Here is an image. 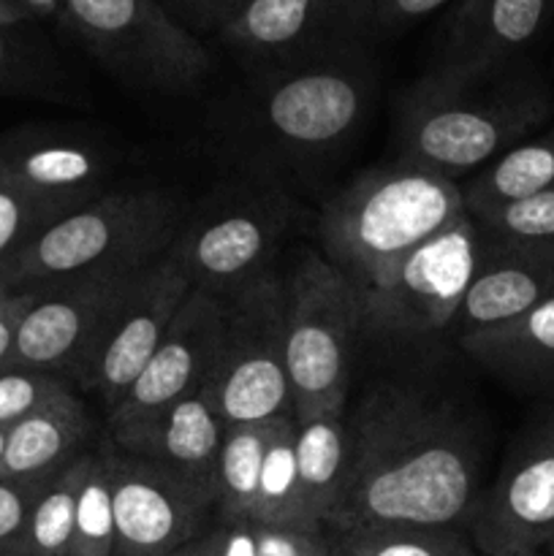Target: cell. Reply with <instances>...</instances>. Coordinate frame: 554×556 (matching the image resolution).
<instances>
[{
  "instance_id": "obj_37",
  "label": "cell",
  "mask_w": 554,
  "mask_h": 556,
  "mask_svg": "<svg viewBox=\"0 0 554 556\" xmlns=\"http://www.w3.org/2000/svg\"><path fill=\"white\" fill-rule=\"evenodd\" d=\"M445 3L449 0H369V25L373 33H400Z\"/></svg>"
},
{
  "instance_id": "obj_14",
  "label": "cell",
  "mask_w": 554,
  "mask_h": 556,
  "mask_svg": "<svg viewBox=\"0 0 554 556\" xmlns=\"http://www.w3.org/2000/svg\"><path fill=\"white\" fill-rule=\"evenodd\" d=\"M112 470L114 554L163 556L204 535L215 525V505L139 456L103 440Z\"/></svg>"
},
{
  "instance_id": "obj_5",
  "label": "cell",
  "mask_w": 554,
  "mask_h": 556,
  "mask_svg": "<svg viewBox=\"0 0 554 556\" xmlns=\"http://www.w3.org/2000/svg\"><path fill=\"white\" fill-rule=\"evenodd\" d=\"M221 302V337L201 396L223 427L293 416L286 367V280L269 271Z\"/></svg>"
},
{
  "instance_id": "obj_35",
  "label": "cell",
  "mask_w": 554,
  "mask_h": 556,
  "mask_svg": "<svg viewBox=\"0 0 554 556\" xmlns=\"http://www.w3.org/2000/svg\"><path fill=\"white\" fill-rule=\"evenodd\" d=\"M255 527L259 556H331L326 530H297V527Z\"/></svg>"
},
{
  "instance_id": "obj_26",
  "label": "cell",
  "mask_w": 554,
  "mask_h": 556,
  "mask_svg": "<svg viewBox=\"0 0 554 556\" xmlns=\"http://www.w3.org/2000/svg\"><path fill=\"white\" fill-rule=\"evenodd\" d=\"M293 416L275 418L269 443H266L264 465H261L259 494H255L253 525L264 527H297V530H320L307 519L302 500V483L293 451Z\"/></svg>"
},
{
  "instance_id": "obj_4",
  "label": "cell",
  "mask_w": 554,
  "mask_h": 556,
  "mask_svg": "<svg viewBox=\"0 0 554 556\" xmlns=\"http://www.w3.org/2000/svg\"><path fill=\"white\" fill-rule=\"evenodd\" d=\"M177 231V206L161 190H103L0 261V286L38 291L87 275L139 269L166 255Z\"/></svg>"
},
{
  "instance_id": "obj_40",
  "label": "cell",
  "mask_w": 554,
  "mask_h": 556,
  "mask_svg": "<svg viewBox=\"0 0 554 556\" xmlns=\"http://www.w3.org/2000/svg\"><path fill=\"white\" fill-rule=\"evenodd\" d=\"M25 11H30L33 20H60L63 16L65 0H16Z\"/></svg>"
},
{
  "instance_id": "obj_7",
  "label": "cell",
  "mask_w": 554,
  "mask_h": 556,
  "mask_svg": "<svg viewBox=\"0 0 554 556\" xmlns=\"http://www.w3.org/2000/svg\"><path fill=\"white\" fill-rule=\"evenodd\" d=\"M60 22L128 87L185 92L212 68L204 43L158 0H65Z\"/></svg>"
},
{
  "instance_id": "obj_28",
  "label": "cell",
  "mask_w": 554,
  "mask_h": 556,
  "mask_svg": "<svg viewBox=\"0 0 554 556\" xmlns=\"http://www.w3.org/2000/svg\"><path fill=\"white\" fill-rule=\"evenodd\" d=\"M90 456L92 451H85L43 483L30 516H27L25 532L16 543L14 556H68L71 538H74L76 500H79Z\"/></svg>"
},
{
  "instance_id": "obj_18",
  "label": "cell",
  "mask_w": 554,
  "mask_h": 556,
  "mask_svg": "<svg viewBox=\"0 0 554 556\" xmlns=\"http://www.w3.org/2000/svg\"><path fill=\"white\" fill-rule=\"evenodd\" d=\"M481 244V264L454 320L459 337L508 324L554 296V242Z\"/></svg>"
},
{
  "instance_id": "obj_11",
  "label": "cell",
  "mask_w": 554,
  "mask_h": 556,
  "mask_svg": "<svg viewBox=\"0 0 554 556\" xmlns=\"http://www.w3.org/2000/svg\"><path fill=\"white\" fill-rule=\"evenodd\" d=\"M139 269L103 271L38 288L16 331L3 372L20 369L54 375L74 386L76 375L85 367L114 309L134 286Z\"/></svg>"
},
{
  "instance_id": "obj_39",
  "label": "cell",
  "mask_w": 554,
  "mask_h": 556,
  "mask_svg": "<svg viewBox=\"0 0 554 556\" xmlns=\"http://www.w3.org/2000/svg\"><path fill=\"white\" fill-rule=\"evenodd\" d=\"M210 556H259L253 521H215L210 527Z\"/></svg>"
},
{
  "instance_id": "obj_10",
  "label": "cell",
  "mask_w": 554,
  "mask_h": 556,
  "mask_svg": "<svg viewBox=\"0 0 554 556\" xmlns=\"http://www.w3.org/2000/svg\"><path fill=\"white\" fill-rule=\"evenodd\" d=\"M481 556H541L554 535V405L511 443L467 527Z\"/></svg>"
},
{
  "instance_id": "obj_33",
  "label": "cell",
  "mask_w": 554,
  "mask_h": 556,
  "mask_svg": "<svg viewBox=\"0 0 554 556\" xmlns=\"http://www.w3.org/2000/svg\"><path fill=\"white\" fill-rule=\"evenodd\" d=\"M16 30L20 27H0V87L38 90V87H43L41 81L47 76V65Z\"/></svg>"
},
{
  "instance_id": "obj_9",
  "label": "cell",
  "mask_w": 554,
  "mask_h": 556,
  "mask_svg": "<svg viewBox=\"0 0 554 556\" xmlns=\"http://www.w3.org/2000/svg\"><path fill=\"white\" fill-rule=\"evenodd\" d=\"M481 231L465 212L358 291L362 329L402 340L451 329L481 264Z\"/></svg>"
},
{
  "instance_id": "obj_17",
  "label": "cell",
  "mask_w": 554,
  "mask_h": 556,
  "mask_svg": "<svg viewBox=\"0 0 554 556\" xmlns=\"http://www.w3.org/2000/svg\"><path fill=\"white\" fill-rule=\"evenodd\" d=\"M221 320V299L193 288L128 394L109 410V424L130 421L174 405L190 394H199L215 358Z\"/></svg>"
},
{
  "instance_id": "obj_32",
  "label": "cell",
  "mask_w": 554,
  "mask_h": 556,
  "mask_svg": "<svg viewBox=\"0 0 554 556\" xmlns=\"http://www.w3.org/2000/svg\"><path fill=\"white\" fill-rule=\"evenodd\" d=\"M65 389L74 386L54 375L20 372V369L0 372V427H11Z\"/></svg>"
},
{
  "instance_id": "obj_21",
  "label": "cell",
  "mask_w": 554,
  "mask_h": 556,
  "mask_svg": "<svg viewBox=\"0 0 554 556\" xmlns=\"http://www.w3.org/2000/svg\"><path fill=\"white\" fill-rule=\"evenodd\" d=\"M459 345L514 391L554 400V296L508 324L459 337Z\"/></svg>"
},
{
  "instance_id": "obj_20",
  "label": "cell",
  "mask_w": 554,
  "mask_h": 556,
  "mask_svg": "<svg viewBox=\"0 0 554 556\" xmlns=\"http://www.w3.org/2000/svg\"><path fill=\"white\" fill-rule=\"evenodd\" d=\"M92 418L74 389H65L9 427L0 478L47 481L85 454Z\"/></svg>"
},
{
  "instance_id": "obj_34",
  "label": "cell",
  "mask_w": 554,
  "mask_h": 556,
  "mask_svg": "<svg viewBox=\"0 0 554 556\" xmlns=\"http://www.w3.org/2000/svg\"><path fill=\"white\" fill-rule=\"evenodd\" d=\"M47 481H5L0 478V556H14L33 503Z\"/></svg>"
},
{
  "instance_id": "obj_2",
  "label": "cell",
  "mask_w": 554,
  "mask_h": 556,
  "mask_svg": "<svg viewBox=\"0 0 554 556\" xmlns=\"http://www.w3.org/2000/svg\"><path fill=\"white\" fill-rule=\"evenodd\" d=\"M552 117L541 76L516 68L443 65L413 81L396 109L402 161L445 179L478 174Z\"/></svg>"
},
{
  "instance_id": "obj_41",
  "label": "cell",
  "mask_w": 554,
  "mask_h": 556,
  "mask_svg": "<svg viewBox=\"0 0 554 556\" xmlns=\"http://www.w3.org/2000/svg\"><path fill=\"white\" fill-rule=\"evenodd\" d=\"M30 20V11L22 9L16 0H0V27H22Z\"/></svg>"
},
{
  "instance_id": "obj_6",
  "label": "cell",
  "mask_w": 554,
  "mask_h": 556,
  "mask_svg": "<svg viewBox=\"0 0 554 556\" xmlns=\"http://www.w3.org/2000/svg\"><path fill=\"white\" fill-rule=\"evenodd\" d=\"M286 367L293 418L342 413L351 389L353 337L362 329L356 288L324 255L304 253L286 280Z\"/></svg>"
},
{
  "instance_id": "obj_31",
  "label": "cell",
  "mask_w": 554,
  "mask_h": 556,
  "mask_svg": "<svg viewBox=\"0 0 554 556\" xmlns=\"http://www.w3.org/2000/svg\"><path fill=\"white\" fill-rule=\"evenodd\" d=\"M467 215L476 220L483 242H554V190Z\"/></svg>"
},
{
  "instance_id": "obj_8",
  "label": "cell",
  "mask_w": 554,
  "mask_h": 556,
  "mask_svg": "<svg viewBox=\"0 0 554 556\" xmlns=\"http://www.w3.org/2000/svg\"><path fill=\"white\" fill-rule=\"evenodd\" d=\"M375 74L364 47L266 71L250 114L269 144L291 155L340 147L373 103Z\"/></svg>"
},
{
  "instance_id": "obj_42",
  "label": "cell",
  "mask_w": 554,
  "mask_h": 556,
  "mask_svg": "<svg viewBox=\"0 0 554 556\" xmlns=\"http://www.w3.org/2000/svg\"><path fill=\"white\" fill-rule=\"evenodd\" d=\"M163 556H210V530H206L204 535L193 538L190 543H185V546L174 548V552H168Z\"/></svg>"
},
{
  "instance_id": "obj_15",
  "label": "cell",
  "mask_w": 554,
  "mask_h": 556,
  "mask_svg": "<svg viewBox=\"0 0 554 556\" xmlns=\"http://www.w3.org/2000/svg\"><path fill=\"white\" fill-rule=\"evenodd\" d=\"M288 210L269 201H242L212 212L193 226H179L168 255L188 275L190 286L226 299L269 275L288 228Z\"/></svg>"
},
{
  "instance_id": "obj_19",
  "label": "cell",
  "mask_w": 554,
  "mask_h": 556,
  "mask_svg": "<svg viewBox=\"0 0 554 556\" xmlns=\"http://www.w3.org/2000/svg\"><path fill=\"white\" fill-rule=\"evenodd\" d=\"M552 0H462L443 38V65L498 68L541 33Z\"/></svg>"
},
{
  "instance_id": "obj_22",
  "label": "cell",
  "mask_w": 554,
  "mask_h": 556,
  "mask_svg": "<svg viewBox=\"0 0 554 556\" xmlns=\"http://www.w3.org/2000/svg\"><path fill=\"white\" fill-rule=\"evenodd\" d=\"M109 174L106 152L81 139L49 136L0 152V179L74 204L101 195Z\"/></svg>"
},
{
  "instance_id": "obj_24",
  "label": "cell",
  "mask_w": 554,
  "mask_h": 556,
  "mask_svg": "<svg viewBox=\"0 0 554 556\" xmlns=\"http://www.w3.org/2000/svg\"><path fill=\"white\" fill-rule=\"evenodd\" d=\"M554 190V128L525 139L489 163L462 188L465 212L492 210L527 195Z\"/></svg>"
},
{
  "instance_id": "obj_3",
  "label": "cell",
  "mask_w": 554,
  "mask_h": 556,
  "mask_svg": "<svg viewBox=\"0 0 554 556\" xmlns=\"http://www.w3.org/2000/svg\"><path fill=\"white\" fill-rule=\"evenodd\" d=\"M462 215L459 182L396 157L358 174L324 206V258L358 293Z\"/></svg>"
},
{
  "instance_id": "obj_30",
  "label": "cell",
  "mask_w": 554,
  "mask_h": 556,
  "mask_svg": "<svg viewBox=\"0 0 554 556\" xmlns=\"http://www.w3.org/2000/svg\"><path fill=\"white\" fill-rule=\"evenodd\" d=\"M79 206L74 201L33 193L22 185L0 179V261L25 248L43 228Z\"/></svg>"
},
{
  "instance_id": "obj_13",
  "label": "cell",
  "mask_w": 554,
  "mask_h": 556,
  "mask_svg": "<svg viewBox=\"0 0 554 556\" xmlns=\"http://www.w3.org/2000/svg\"><path fill=\"white\" fill-rule=\"evenodd\" d=\"M369 33V0H244L221 38L275 71L358 49Z\"/></svg>"
},
{
  "instance_id": "obj_27",
  "label": "cell",
  "mask_w": 554,
  "mask_h": 556,
  "mask_svg": "<svg viewBox=\"0 0 554 556\" xmlns=\"http://www.w3.org/2000/svg\"><path fill=\"white\" fill-rule=\"evenodd\" d=\"M331 556H481L456 527L364 525L326 530Z\"/></svg>"
},
{
  "instance_id": "obj_29",
  "label": "cell",
  "mask_w": 554,
  "mask_h": 556,
  "mask_svg": "<svg viewBox=\"0 0 554 556\" xmlns=\"http://www.w3.org/2000/svg\"><path fill=\"white\" fill-rule=\"evenodd\" d=\"M114 554V503L112 470L106 445L92 448L79 500H76L74 538L68 556H112Z\"/></svg>"
},
{
  "instance_id": "obj_44",
  "label": "cell",
  "mask_w": 554,
  "mask_h": 556,
  "mask_svg": "<svg viewBox=\"0 0 554 556\" xmlns=\"http://www.w3.org/2000/svg\"><path fill=\"white\" fill-rule=\"evenodd\" d=\"M543 556H554V535H552V541L546 543V548H543Z\"/></svg>"
},
{
  "instance_id": "obj_16",
  "label": "cell",
  "mask_w": 554,
  "mask_h": 556,
  "mask_svg": "<svg viewBox=\"0 0 554 556\" xmlns=\"http://www.w3.org/2000/svg\"><path fill=\"white\" fill-rule=\"evenodd\" d=\"M223 432L226 427L201 391L147 416L109 424V440L114 448L152 462L168 476L179 478L212 500V505H215Z\"/></svg>"
},
{
  "instance_id": "obj_23",
  "label": "cell",
  "mask_w": 554,
  "mask_h": 556,
  "mask_svg": "<svg viewBox=\"0 0 554 556\" xmlns=\"http://www.w3.org/2000/svg\"><path fill=\"white\" fill-rule=\"evenodd\" d=\"M348 410V407H345ZM342 413H320V416L297 421L293 451H297L299 483L307 519L326 530L340 503L342 481L348 470V421Z\"/></svg>"
},
{
  "instance_id": "obj_25",
  "label": "cell",
  "mask_w": 554,
  "mask_h": 556,
  "mask_svg": "<svg viewBox=\"0 0 554 556\" xmlns=\"http://www.w3.org/2000/svg\"><path fill=\"white\" fill-rule=\"evenodd\" d=\"M272 427H275V418L237 424L223 432L215 489V521L221 525L253 521L261 465H264Z\"/></svg>"
},
{
  "instance_id": "obj_36",
  "label": "cell",
  "mask_w": 554,
  "mask_h": 556,
  "mask_svg": "<svg viewBox=\"0 0 554 556\" xmlns=\"http://www.w3.org/2000/svg\"><path fill=\"white\" fill-rule=\"evenodd\" d=\"M185 30L196 33H217L221 36L244 0H158Z\"/></svg>"
},
{
  "instance_id": "obj_12",
  "label": "cell",
  "mask_w": 554,
  "mask_h": 556,
  "mask_svg": "<svg viewBox=\"0 0 554 556\" xmlns=\"http://www.w3.org/2000/svg\"><path fill=\"white\" fill-rule=\"evenodd\" d=\"M190 291L193 286L188 275L168 253L141 266L134 286L76 375V389L101 396L106 413L117 407L158 351Z\"/></svg>"
},
{
  "instance_id": "obj_43",
  "label": "cell",
  "mask_w": 554,
  "mask_h": 556,
  "mask_svg": "<svg viewBox=\"0 0 554 556\" xmlns=\"http://www.w3.org/2000/svg\"><path fill=\"white\" fill-rule=\"evenodd\" d=\"M5 440H9V427H0V459H3V451H5Z\"/></svg>"
},
{
  "instance_id": "obj_45",
  "label": "cell",
  "mask_w": 554,
  "mask_h": 556,
  "mask_svg": "<svg viewBox=\"0 0 554 556\" xmlns=\"http://www.w3.org/2000/svg\"><path fill=\"white\" fill-rule=\"evenodd\" d=\"M541 556H543V554H541Z\"/></svg>"
},
{
  "instance_id": "obj_1",
  "label": "cell",
  "mask_w": 554,
  "mask_h": 556,
  "mask_svg": "<svg viewBox=\"0 0 554 556\" xmlns=\"http://www.w3.org/2000/svg\"><path fill=\"white\" fill-rule=\"evenodd\" d=\"M348 470L326 530L364 525L470 527L483 494L478 429L462 407L380 383L345 410Z\"/></svg>"
},
{
  "instance_id": "obj_38",
  "label": "cell",
  "mask_w": 554,
  "mask_h": 556,
  "mask_svg": "<svg viewBox=\"0 0 554 556\" xmlns=\"http://www.w3.org/2000/svg\"><path fill=\"white\" fill-rule=\"evenodd\" d=\"M33 296H36V291H11V288L0 286V372L9 362L16 331H20L25 313L30 309Z\"/></svg>"
}]
</instances>
